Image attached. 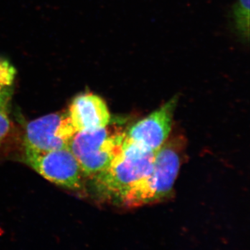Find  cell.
I'll list each match as a JSON object with an SVG mask.
<instances>
[{
    "instance_id": "6da1fadb",
    "label": "cell",
    "mask_w": 250,
    "mask_h": 250,
    "mask_svg": "<svg viewBox=\"0 0 250 250\" xmlns=\"http://www.w3.org/2000/svg\"><path fill=\"white\" fill-rule=\"evenodd\" d=\"M184 139L171 138L155 152L152 170L125 196L122 205L136 207L166 200L172 195L184 151Z\"/></svg>"
},
{
    "instance_id": "7a4b0ae2",
    "label": "cell",
    "mask_w": 250,
    "mask_h": 250,
    "mask_svg": "<svg viewBox=\"0 0 250 250\" xmlns=\"http://www.w3.org/2000/svg\"><path fill=\"white\" fill-rule=\"evenodd\" d=\"M156 152L143 150L124 139L121 152L107 168L93 177L99 194L122 205L128 192L150 172Z\"/></svg>"
},
{
    "instance_id": "3957f363",
    "label": "cell",
    "mask_w": 250,
    "mask_h": 250,
    "mask_svg": "<svg viewBox=\"0 0 250 250\" xmlns=\"http://www.w3.org/2000/svg\"><path fill=\"white\" fill-rule=\"evenodd\" d=\"M107 126L76 132L70 141L69 148L83 175L93 177L103 172L121 152L125 131H111Z\"/></svg>"
},
{
    "instance_id": "277c9868",
    "label": "cell",
    "mask_w": 250,
    "mask_h": 250,
    "mask_svg": "<svg viewBox=\"0 0 250 250\" xmlns=\"http://www.w3.org/2000/svg\"><path fill=\"white\" fill-rule=\"evenodd\" d=\"M76 132L67 113H52L37 118L26 126L25 152H47L69 147Z\"/></svg>"
},
{
    "instance_id": "5b68a950",
    "label": "cell",
    "mask_w": 250,
    "mask_h": 250,
    "mask_svg": "<svg viewBox=\"0 0 250 250\" xmlns=\"http://www.w3.org/2000/svg\"><path fill=\"white\" fill-rule=\"evenodd\" d=\"M25 161L52 183L71 190L82 188L83 174L69 147L47 152H25Z\"/></svg>"
},
{
    "instance_id": "8992f818",
    "label": "cell",
    "mask_w": 250,
    "mask_h": 250,
    "mask_svg": "<svg viewBox=\"0 0 250 250\" xmlns=\"http://www.w3.org/2000/svg\"><path fill=\"white\" fill-rule=\"evenodd\" d=\"M177 96L132 125L125 131V142L147 151L156 152L168 139L172 129V119Z\"/></svg>"
},
{
    "instance_id": "52a82bcc",
    "label": "cell",
    "mask_w": 250,
    "mask_h": 250,
    "mask_svg": "<svg viewBox=\"0 0 250 250\" xmlns=\"http://www.w3.org/2000/svg\"><path fill=\"white\" fill-rule=\"evenodd\" d=\"M77 132L92 131L106 127L111 121V115L103 99L93 93L77 96L67 112Z\"/></svg>"
},
{
    "instance_id": "ba28073f",
    "label": "cell",
    "mask_w": 250,
    "mask_h": 250,
    "mask_svg": "<svg viewBox=\"0 0 250 250\" xmlns=\"http://www.w3.org/2000/svg\"><path fill=\"white\" fill-rule=\"evenodd\" d=\"M16 70L11 62L0 59V108H7L14 91Z\"/></svg>"
},
{
    "instance_id": "9c48e42d",
    "label": "cell",
    "mask_w": 250,
    "mask_h": 250,
    "mask_svg": "<svg viewBox=\"0 0 250 250\" xmlns=\"http://www.w3.org/2000/svg\"><path fill=\"white\" fill-rule=\"evenodd\" d=\"M232 17L235 30L244 42L250 40V0H236L233 7Z\"/></svg>"
},
{
    "instance_id": "30bf717a",
    "label": "cell",
    "mask_w": 250,
    "mask_h": 250,
    "mask_svg": "<svg viewBox=\"0 0 250 250\" xmlns=\"http://www.w3.org/2000/svg\"><path fill=\"white\" fill-rule=\"evenodd\" d=\"M11 129V121L7 108H0V146L4 142Z\"/></svg>"
}]
</instances>
